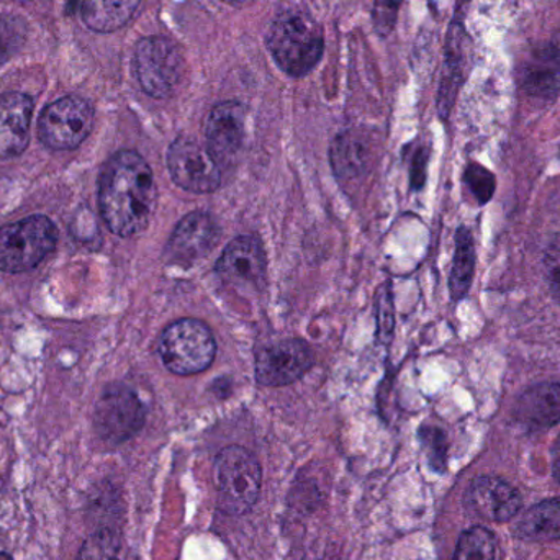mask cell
Instances as JSON below:
<instances>
[{
    "label": "cell",
    "mask_w": 560,
    "mask_h": 560,
    "mask_svg": "<svg viewBox=\"0 0 560 560\" xmlns=\"http://www.w3.org/2000/svg\"><path fill=\"white\" fill-rule=\"evenodd\" d=\"M153 171L133 150H121L105 163L98 179V210L114 235L133 238L147 230L156 210Z\"/></svg>",
    "instance_id": "cell-1"
},
{
    "label": "cell",
    "mask_w": 560,
    "mask_h": 560,
    "mask_svg": "<svg viewBox=\"0 0 560 560\" xmlns=\"http://www.w3.org/2000/svg\"><path fill=\"white\" fill-rule=\"evenodd\" d=\"M266 43L279 68L290 78L308 74L325 49L322 26L308 12L300 10L280 13L269 28Z\"/></svg>",
    "instance_id": "cell-2"
},
{
    "label": "cell",
    "mask_w": 560,
    "mask_h": 560,
    "mask_svg": "<svg viewBox=\"0 0 560 560\" xmlns=\"http://www.w3.org/2000/svg\"><path fill=\"white\" fill-rule=\"evenodd\" d=\"M219 509L226 515L252 512L262 486V469L255 456L242 446L220 451L213 466Z\"/></svg>",
    "instance_id": "cell-3"
},
{
    "label": "cell",
    "mask_w": 560,
    "mask_h": 560,
    "mask_svg": "<svg viewBox=\"0 0 560 560\" xmlns=\"http://www.w3.org/2000/svg\"><path fill=\"white\" fill-rule=\"evenodd\" d=\"M59 233L46 215H30L0 229V271L22 275L42 265L58 246Z\"/></svg>",
    "instance_id": "cell-4"
},
{
    "label": "cell",
    "mask_w": 560,
    "mask_h": 560,
    "mask_svg": "<svg viewBox=\"0 0 560 560\" xmlns=\"http://www.w3.org/2000/svg\"><path fill=\"white\" fill-rule=\"evenodd\" d=\"M135 74L153 98H170L186 78L183 49L166 36H147L135 48Z\"/></svg>",
    "instance_id": "cell-5"
},
{
    "label": "cell",
    "mask_w": 560,
    "mask_h": 560,
    "mask_svg": "<svg viewBox=\"0 0 560 560\" xmlns=\"http://www.w3.org/2000/svg\"><path fill=\"white\" fill-rule=\"evenodd\" d=\"M217 341L212 329L196 318L174 322L160 338V355L167 371L176 375H196L212 365Z\"/></svg>",
    "instance_id": "cell-6"
},
{
    "label": "cell",
    "mask_w": 560,
    "mask_h": 560,
    "mask_svg": "<svg viewBox=\"0 0 560 560\" xmlns=\"http://www.w3.org/2000/svg\"><path fill=\"white\" fill-rule=\"evenodd\" d=\"M147 421L143 401L133 388L125 384H110L104 388L95 404V434L104 443L118 446L140 433Z\"/></svg>",
    "instance_id": "cell-7"
},
{
    "label": "cell",
    "mask_w": 560,
    "mask_h": 560,
    "mask_svg": "<svg viewBox=\"0 0 560 560\" xmlns=\"http://www.w3.org/2000/svg\"><path fill=\"white\" fill-rule=\"evenodd\" d=\"M94 127V107L79 95H66L39 115L38 138L43 147L72 151L81 147Z\"/></svg>",
    "instance_id": "cell-8"
},
{
    "label": "cell",
    "mask_w": 560,
    "mask_h": 560,
    "mask_svg": "<svg viewBox=\"0 0 560 560\" xmlns=\"http://www.w3.org/2000/svg\"><path fill=\"white\" fill-rule=\"evenodd\" d=\"M171 179L180 189L196 194L215 192L222 184V167L212 154L190 138H177L167 151Z\"/></svg>",
    "instance_id": "cell-9"
},
{
    "label": "cell",
    "mask_w": 560,
    "mask_h": 560,
    "mask_svg": "<svg viewBox=\"0 0 560 560\" xmlns=\"http://www.w3.org/2000/svg\"><path fill=\"white\" fill-rule=\"evenodd\" d=\"M315 361L308 342L290 338L266 346L256 355V381L265 387H285L310 371Z\"/></svg>",
    "instance_id": "cell-10"
},
{
    "label": "cell",
    "mask_w": 560,
    "mask_h": 560,
    "mask_svg": "<svg viewBox=\"0 0 560 560\" xmlns=\"http://www.w3.org/2000/svg\"><path fill=\"white\" fill-rule=\"evenodd\" d=\"M246 112L240 102H222L210 112L206 124L207 151L220 167L233 164L245 140Z\"/></svg>",
    "instance_id": "cell-11"
},
{
    "label": "cell",
    "mask_w": 560,
    "mask_h": 560,
    "mask_svg": "<svg viewBox=\"0 0 560 560\" xmlns=\"http://www.w3.org/2000/svg\"><path fill=\"white\" fill-rule=\"evenodd\" d=\"M265 248L255 236H240L226 246L215 271L225 282L238 289H259L266 280Z\"/></svg>",
    "instance_id": "cell-12"
},
{
    "label": "cell",
    "mask_w": 560,
    "mask_h": 560,
    "mask_svg": "<svg viewBox=\"0 0 560 560\" xmlns=\"http://www.w3.org/2000/svg\"><path fill=\"white\" fill-rule=\"evenodd\" d=\"M466 509L487 522L505 523L522 509V497L515 487L497 477H479L466 492Z\"/></svg>",
    "instance_id": "cell-13"
},
{
    "label": "cell",
    "mask_w": 560,
    "mask_h": 560,
    "mask_svg": "<svg viewBox=\"0 0 560 560\" xmlns=\"http://www.w3.org/2000/svg\"><path fill=\"white\" fill-rule=\"evenodd\" d=\"M220 240L215 219L206 212H192L180 220L170 240L167 255L174 262L192 265L207 258Z\"/></svg>",
    "instance_id": "cell-14"
},
{
    "label": "cell",
    "mask_w": 560,
    "mask_h": 560,
    "mask_svg": "<svg viewBox=\"0 0 560 560\" xmlns=\"http://www.w3.org/2000/svg\"><path fill=\"white\" fill-rule=\"evenodd\" d=\"M32 97L22 92L0 95V161L25 153L33 118Z\"/></svg>",
    "instance_id": "cell-15"
},
{
    "label": "cell",
    "mask_w": 560,
    "mask_h": 560,
    "mask_svg": "<svg viewBox=\"0 0 560 560\" xmlns=\"http://www.w3.org/2000/svg\"><path fill=\"white\" fill-rule=\"evenodd\" d=\"M522 85L526 94L551 97L560 92V46L533 49L522 65Z\"/></svg>",
    "instance_id": "cell-16"
},
{
    "label": "cell",
    "mask_w": 560,
    "mask_h": 560,
    "mask_svg": "<svg viewBox=\"0 0 560 560\" xmlns=\"http://www.w3.org/2000/svg\"><path fill=\"white\" fill-rule=\"evenodd\" d=\"M516 417L533 428H551L560 423V384L536 385L516 405Z\"/></svg>",
    "instance_id": "cell-17"
},
{
    "label": "cell",
    "mask_w": 560,
    "mask_h": 560,
    "mask_svg": "<svg viewBox=\"0 0 560 560\" xmlns=\"http://www.w3.org/2000/svg\"><path fill=\"white\" fill-rule=\"evenodd\" d=\"M331 167L338 179L364 176L371 163V143L359 131H342L331 143Z\"/></svg>",
    "instance_id": "cell-18"
},
{
    "label": "cell",
    "mask_w": 560,
    "mask_h": 560,
    "mask_svg": "<svg viewBox=\"0 0 560 560\" xmlns=\"http://www.w3.org/2000/svg\"><path fill=\"white\" fill-rule=\"evenodd\" d=\"M141 0H82L81 16L92 32L112 33L133 19Z\"/></svg>",
    "instance_id": "cell-19"
},
{
    "label": "cell",
    "mask_w": 560,
    "mask_h": 560,
    "mask_svg": "<svg viewBox=\"0 0 560 560\" xmlns=\"http://www.w3.org/2000/svg\"><path fill=\"white\" fill-rule=\"evenodd\" d=\"M526 541H555L560 538V499L546 500L525 513L518 528Z\"/></svg>",
    "instance_id": "cell-20"
},
{
    "label": "cell",
    "mask_w": 560,
    "mask_h": 560,
    "mask_svg": "<svg viewBox=\"0 0 560 560\" xmlns=\"http://www.w3.org/2000/svg\"><path fill=\"white\" fill-rule=\"evenodd\" d=\"M476 269V246L472 233L460 226L456 233V255L451 269L450 290L454 300L464 299L469 292Z\"/></svg>",
    "instance_id": "cell-21"
},
{
    "label": "cell",
    "mask_w": 560,
    "mask_h": 560,
    "mask_svg": "<svg viewBox=\"0 0 560 560\" xmlns=\"http://www.w3.org/2000/svg\"><path fill=\"white\" fill-rule=\"evenodd\" d=\"M497 542L492 532L474 526L463 533L457 542L454 560H495Z\"/></svg>",
    "instance_id": "cell-22"
},
{
    "label": "cell",
    "mask_w": 560,
    "mask_h": 560,
    "mask_svg": "<svg viewBox=\"0 0 560 560\" xmlns=\"http://www.w3.org/2000/svg\"><path fill=\"white\" fill-rule=\"evenodd\" d=\"M75 560H121V538L115 529L98 528L85 538Z\"/></svg>",
    "instance_id": "cell-23"
},
{
    "label": "cell",
    "mask_w": 560,
    "mask_h": 560,
    "mask_svg": "<svg viewBox=\"0 0 560 560\" xmlns=\"http://www.w3.org/2000/svg\"><path fill=\"white\" fill-rule=\"evenodd\" d=\"M464 180H466L467 187L476 197L477 202L482 203V206L489 202L495 194V177L480 164H469L466 174H464Z\"/></svg>",
    "instance_id": "cell-24"
},
{
    "label": "cell",
    "mask_w": 560,
    "mask_h": 560,
    "mask_svg": "<svg viewBox=\"0 0 560 560\" xmlns=\"http://www.w3.org/2000/svg\"><path fill=\"white\" fill-rule=\"evenodd\" d=\"M420 440L431 466L436 470L444 469L447 453L446 434L440 428H421Z\"/></svg>",
    "instance_id": "cell-25"
},
{
    "label": "cell",
    "mask_w": 560,
    "mask_h": 560,
    "mask_svg": "<svg viewBox=\"0 0 560 560\" xmlns=\"http://www.w3.org/2000/svg\"><path fill=\"white\" fill-rule=\"evenodd\" d=\"M401 0H375L374 23L378 35L387 36L397 23Z\"/></svg>",
    "instance_id": "cell-26"
},
{
    "label": "cell",
    "mask_w": 560,
    "mask_h": 560,
    "mask_svg": "<svg viewBox=\"0 0 560 560\" xmlns=\"http://www.w3.org/2000/svg\"><path fill=\"white\" fill-rule=\"evenodd\" d=\"M377 325H378V338L382 342L387 345L392 339V332H394L395 315H394V302H392L390 290L385 289V292L378 293L377 300Z\"/></svg>",
    "instance_id": "cell-27"
},
{
    "label": "cell",
    "mask_w": 560,
    "mask_h": 560,
    "mask_svg": "<svg viewBox=\"0 0 560 560\" xmlns=\"http://www.w3.org/2000/svg\"><path fill=\"white\" fill-rule=\"evenodd\" d=\"M545 275L552 293L560 302V235L549 242L545 253Z\"/></svg>",
    "instance_id": "cell-28"
},
{
    "label": "cell",
    "mask_w": 560,
    "mask_h": 560,
    "mask_svg": "<svg viewBox=\"0 0 560 560\" xmlns=\"http://www.w3.org/2000/svg\"><path fill=\"white\" fill-rule=\"evenodd\" d=\"M23 39V23L16 19H0V62L9 58L10 52Z\"/></svg>",
    "instance_id": "cell-29"
},
{
    "label": "cell",
    "mask_w": 560,
    "mask_h": 560,
    "mask_svg": "<svg viewBox=\"0 0 560 560\" xmlns=\"http://www.w3.org/2000/svg\"><path fill=\"white\" fill-rule=\"evenodd\" d=\"M427 151H418L413 160V170H411V186L417 190L423 186L424 179H427Z\"/></svg>",
    "instance_id": "cell-30"
},
{
    "label": "cell",
    "mask_w": 560,
    "mask_h": 560,
    "mask_svg": "<svg viewBox=\"0 0 560 560\" xmlns=\"http://www.w3.org/2000/svg\"><path fill=\"white\" fill-rule=\"evenodd\" d=\"M552 469H555L556 479L560 482V440L552 450Z\"/></svg>",
    "instance_id": "cell-31"
},
{
    "label": "cell",
    "mask_w": 560,
    "mask_h": 560,
    "mask_svg": "<svg viewBox=\"0 0 560 560\" xmlns=\"http://www.w3.org/2000/svg\"><path fill=\"white\" fill-rule=\"evenodd\" d=\"M220 2L230 3V5H242L245 0H220Z\"/></svg>",
    "instance_id": "cell-32"
},
{
    "label": "cell",
    "mask_w": 560,
    "mask_h": 560,
    "mask_svg": "<svg viewBox=\"0 0 560 560\" xmlns=\"http://www.w3.org/2000/svg\"><path fill=\"white\" fill-rule=\"evenodd\" d=\"M0 560H13L12 555L7 551H0Z\"/></svg>",
    "instance_id": "cell-33"
},
{
    "label": "cell",
    "mask_w": 560,
    "mask_h": 560,
    "mask_svg": "<svg viewBox=\"0 0 560 560\" xmlns=\"http://www.w3.org/2000/svg\"><path fill=\"white\" fill-rule=\"evenodd\" d=\"M15 2H26V0H15Z\"/></svg>",
    "instance_id": "cell-34"
}]
</instances>
